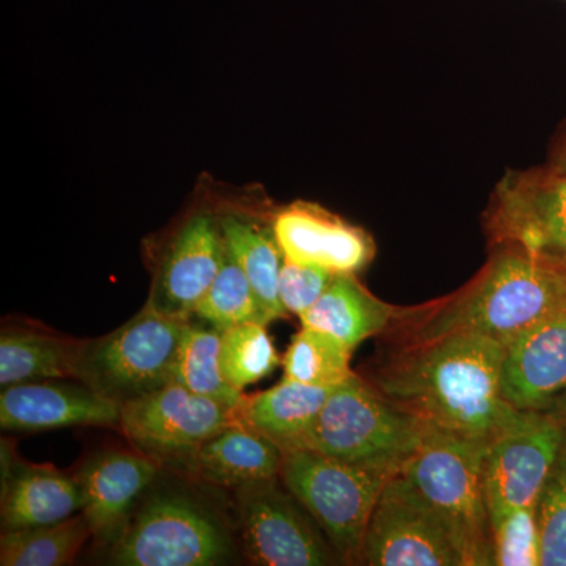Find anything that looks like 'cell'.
<instances>
[{"label": "cell", "mask_w": 566, "mask_h": 566, "mask_svg": "<svg viewBox=\"0 0 566 566\" xmlns=\"http://www.w3.org/2000/svg\"><path fill=\"white\" fill-rule=\"evenodd\" d=\"M504 356L485 335L447 334L406 346L371 385L427 427L493 441L523 412L502 392Z\"/></svg>", "instance_id": "6da1fadb"}, {"label": "cell", "mask_w": 566, "mask_h": 566, "mask_svg": "<svg viewBox=\"0 0 566 566\" xmlns=\"http://www.w3.org/2000/svg\"><path fill=\"white\" fill-rule=\"evenodd\" d=\"M189 472L164 468L142 495L107 564L117 566H221L241 554L233 499Z\"/></svg>", "instance_id": "7a4b0ae2"}, {"label": "cell", "mask_w": 566, "mask_h": 566, "mask_svg": "<svg viewBox=\"0 0 566 566\" xmlns=\"http://www.w3.org/2000/svg\"><path fill=\"white\" fill-rule=\"evenodd\" d=\"M566 311V268L521 249L495 248L474 281L417 319L409 342L485 335L504 346L547 316Z\"/></svg>", "instance_id": "3957f363"}, {"label": "cell", "mask_w": 566, "mask_h": 566, "mask_svg": "<svg viewBox=\"0 0 566 566\" xmlns=\"http://www.w3.org/2000/svg\"><path fill=\"white\" fill-rule=\"evenodd\" d=\"M424 423L353 374L334 387L301 449L398 474L422 444Z\"/></svg>", "instance_id": "277c9868"}, {"label": "cell", "mask_w": 566, "mask_h": 566, "mask_svg": "<svg viewBox=\"0 0 566 566\" xmlns=\"http://www.w3.org/2000/svg\"><path fill=\"white\" fill-rule=\"evenodd\" d=\"M490 442L427 427L416 455L401 469L417 493L453 528L464 547L469 566L493 565L485 495Z\"/></svg>", "instance_id": "5b68a950"}, {"label": "cell", "mask_w": 566, "mask_h": 566, "mask_svg": "<svg viewBox=\"0 0 566 566\" xmlns=\"http://www.w3.org/2000/svg\"><path fill=\"white\" fill-rule=\"evenodd\" d=\"M394 475L307 449L283 453L281 469L283 485L322 527L342 564H363L368 523Z\"/></svg>", "instance_id": "8992f818"}, {"label": "cell", "mask_w": 566, "mask_h": 566, "mask_svg": "<svg viewBox=\"0 0 566 566\" xmlns=\"http://www.w3.org/2000/svg\"><path fill=\"white\" fill-rule=\"evenodd\" d=\"M186 323L142 308L118 329L84 340L76 379L120 406L172 385Z\"/></svg>", "instance_id": "52a82bcc"}, {"label": "cell", "mask_w": 566, "mask_h": 566, "mask_svg": "<svg viewBox=\"0 0 566 566\" xmlns=\"http://www.w3.org/2000/svg\"><path fill=\"white\" fill-rule=\"evenodd\" d=\"M241 553L256 566L342 564L322 527L281 476L232 491Z\"/></svg>", "instance_id": "ba28073f"}, {"label": "cell", "mask_w": 566, "mask_h": 566, "mask_svg": "<svg viewBox=\"0 0 566 566\" xmlns=\"http://www.w3.org/2000/svg\"><path fill=\"white\" fill-rule=\"evenodd\" d=\"M363 564L469 566V558L453 528L400 472L379 495L365 534Z\"/></svg>", "instance_id": "9c48e42d"}, {"label": "cell", "mask_w": 566, "mask_h": 566, "mask_svg": "<svg viewBox=\"0 0 566 566\" xmlns=\"http://www.w3.org/2000/svg\"><path fill=\"white\" fill-rule=\"evenodd\" d=\"M486 218L495 248L521 249L566 268V164L506 172Z\"/></svg>", "instance_id": "30bf717a"}, {"label": "cell", "mask_w": 566, "mask_h": 566, "mask_svg": "<svg viewBox=\"0 0 566 566\" xmlns=\"http://www.w3.org/2000/svg\"><path fill=\"white\" fill-rule=\"evenodd\" d=\"M232 422L237 408L172 382L123 405L118 428L145 455L186 472L196 450Z\"/></svg>", "instance_id": "8fae6325"}, {"label": "cell", "mask_w": 566, "mask_h": 566, "mask_svg": "<svg viewBox=\"0 0 566 566\" xmlns=\"http://www.w3.org/2000/svg\"><path fill=\"white\" fill-rule=\"evenodd\" d=\"M566 442L565 428L546 411H523L488 446L485 495L491 524L512 510L536 506Z\"/></svg>", "instance_id": "7c38bea8"}, {"label": "cell", "mask_w": 566, "mask_h": 566, "mask_svg": "<svg viewBox=\"0 0 566 566\" xmlns=\"http://www.w3.org/2000/svg\"><path fill=\"white\" fill-rule=\"evenodd\" d=\"M226 259L219 214L196 211L180 223L159 256L145 307L189 322Z\"/></svg>", "instance_id": "4fadbf2b"}, {"label": "cell", "mask_w": 566, "mask_h": 566, "mask_svg": "<svg viewBox=\"0 0 566 566\" xmlns=\"http://www.w3.org/2000/svg\"><path fill=\"white\" fill-rule=\"evenodd\" d=\"M122 406L80 379H41L6 387L0 394V428L39 433L69 427H117Z\"/></svg>", "instance_id": "5bb4252c"}, {"label": "cell", "mask_w": 566, "mask_h": 566, "mask_svg": "<svg viewBox=\"0 0 566 566\" xmlns=\"http://www.w3.org/2000/svg\"><path fill=\"white\" fill-rule=\"evenodd\" d=\"M283 259L334 274H357L375 259L370 234L315 203L294 202L273 216Z\"/></svg>", "instance_id": "9a60e30c"}, {"label": "cell", "mask_w": 566, "mask_h": 566, "mask_svg": "<svg viewBox=\"0 0 566 566\" xmlns=\"http://www.w3.org/2000/svg\"><path fill=\"white\" fill-rule=\"evenodd\" d=\"M161 464L140 450H103L85 461L76 476L93 536L109 546L125 527Z\"/></svg>", "instance_id": "2e32d148"}, {"label": "cell", "mask_w": 566, "mask_h": 566, "mask_svg": "<svg viewBox=\"0 0 566 566\" xmlns=\"http://www.w3.org/2000/svg\"><path fill=\"white\" fill-rule=\"evenodd\" d=\"M502 392L520 411H546L566 394V311L505 346Z\"/></svg>", "instance_id": "e0dca14e"}, {"label": "cell", "mask_w": 566, "mask_h": 566, "mask_svg": "<svg viewBox=\"0 0 566 566\" xmlns=\"http://www.w3.org/2000/svg\"><path fill=\"white\" fill-rule=\"evenodd\" d=\"M282 463L281 447L248 424L232 422L196 450L186 472L232 493L238 488L277 479Z\"/></svg>", "instance_id": "ac0fdd59"}, {"label": "cell", "mask_w": 566, "mask_h": 566, "mask_svg": "<svg viewBox=\"0 0 566 566\" xmlns=\"http://www.w3.org/2000/svg\"><path fill=\"white\" fill-rule=\"evenodd\" d=\"M2 532L61 523L84 510V494L76 474L51 464L18 460L9 482L2 485Z\"/></svg>", "instance_id": "d6986e66"}, {"label": "cell", "mask_w": 566, "mask_h": 566, "mask_svg": "<svg viewBox=\"0 0 566 566\" xmlns=\"http://www.w3.org/2000/svg\"><path fill=\"white\" fill-rule=\"evenodd\" d=\"M334 387H316L283 378L263 392L243 395L237 406V422L281 447L282 452L301 449Z\"/></svg>", "instance_id": "ffe728a7"}, {"label": "cell", "mask_w": 566, "mask_h": 566, "mask_svg": "<svg viewBox=\"0 0 566 566\" xmlns=\"http://www.w3.org/2000/svg\"><path fill=\"white\" fill-rule=\"evenodd\" d=\"M227 251L237 260L252 283L268 322L285 318L279 297V275L283 253L275 240L273 219L270 222L251 212H219Z\"/></svg>", "instance_id": "44dd1931"}, {"label": "cell", "mask_w": 566, "mask_h": 566, "mask_svg": "<svg viewBox=\"0 0 566 566\" xmlns=\"http://www.w3.org/2000/svg\"><path fill=\"white\" fill-rule=\"evenodd\" d=\"M394 316V307L368 292L356 274H335L326 292L300 319L303 327L334 335L354 349L381 334Z\"/></svg>", "instance_id": "7402d4cb"}, {"label": "cell", "mask_w": 566, "mask_h": 566, "mask_svg": "<svg viewBox=\"0 0 566 566\" xmlns=\"http://www.w3.org/2000/svg\"><path fill=\"white\" fill-rule=\"evenodd\" d=\"M84 340L33 327H9L0 335V387L76 379Z\"/></svg>", "instance_id": "603a6c76"}, {"label": "cell", "mask_w": 566, "mask_h": 566, "mask_svg": "<svg viewBox=\"0 0 566 566\" xmlns=\"http://www.w3.org/2000/svg\"><path fill=\"white\" fill-rule=\"evenodd\" d=\"M93 536L84 513L46 526L2 532L0 565L65 566L73 565Z\"/></svg>", "instance_id": "cb8c5ba5"}, {"label": "cell", "mask_w": 566, "mask_h": 566, "mask_svg": "<svg viewBox=\"0 0 566 566\" xmlns=\"http://www.w3.org/2000/svg\"><path fill=\"white\" fill-rule=\"evenodd\" d=\"M219 352L221 331L202 319H189L178 349L174 382L193 394L237 408L244 392L233 389L223 378Z\"/></svg>", "instance_id": "d4e9b609"}, {"label": "cell", "mask_w": 566, "mask_h": 566, "mask_svg": "<svg viewBox=\"0 0 566 566\" xmlns=\"http://www.w3.org/2000/svg\"><path fill=\"white\" fill-rule=\"evenodd\" d=\"M353 349L334 335L303 327L283 356V378L316 387H337L353 375Z\"/></svg>", "instance_id": "484cf974"}, {"label": "cell", "mask_w": 566, "mask_h": 566, "mask_svg": "<svg viewBox=\"0 0 566 566\" xmlns=\"http://www.w3.org/2000/svg\"><path fill=\"white\" fill-rule=\"evenodd\" d=\"M192 318L202 319L219 331L243 323L270 324L251 281L227 248L221 270L197 304Z\"/></svg>", "instance_id": "4316f807"}, {"label": "cell", "mask_w": 566, "mask_h": 566, "mask_svg": "<svg viewBox=\"0 0 566 566\" xmlns=\"http://www.w3.org/2000/svg\"><path fill=\"white\" fill-rule=\"evenodd\" d=\"M221 370L233 389L262 381L281 364L277 349L266 331V324L243 323L221 331Z\"/></svg>", "instance_id": "83f0119b"}, {"label": "cell", "mask_w": 566, "mask_h": 566, "mask_svg": "<svg viewBox=\"0 0 566 566\" xmlns=\"http://www.w3.org/2000/svg\"><path fill=\"white\" fill-rule=\"evenodd\" d=\"M539 565L566 566V442L538 502Z\"/></svg>", "instance_id": "f1b7e54d"}, {"label": "cell", "mask_w": 566, "mask_h": 566, "mask_svg": "<svg viewBox=\"0 0 566 566\" xmlns=\"http://www.w3.org/2000/svg\"><path fill=\"white\" fill-rule=\"evenodd\" d=\"M493 565H539V528L536 506L512 510L491 524Z\"/></svg>", "instance_id": "f546056e"}, {"label": "cell", "mask_w": 566, "mask_h": 566, "mask_svg": "<svg viewBox=\"0 0 566 566\" xmlns=\"http://www.w3.org/2000/svg\"><path fill=\"white\" fill-rule=\"evenodd\" d=\"M334 273L314 264L283 259L279 275V297L286 314L304 315L333 282Z\"/></svg>", "instance_id": "4dcf8cb0"}, {"label": "cell", "mask_w": 566, "mask_h": 566, "mask_svg": "<svg viewBox=\"0 0 566 566\" xmlns=\"http://www.w3.org/2000/svg\"><path fill=\"white\" fill-rule=\"evenodd\" d=\"M556 417L562 427L565 428L566 433V394L558 400V415Z\"/></svg>", "instance_id": "1f68e13d"}, {"label": "cell", "mask_w": 566, "mask_h": 566, "mask_svg": "<svg viewBox=\"0 0 566 566\" xmlns=\"http://www.w3.org/2000/svg\"><path fill=\"white\" fill-rule=\"evenodd\" d=\"M558 163L566 164V148H565L564 155H562L560 159H558Z\"/></svg>", "instance_id": "d6a6232c"}]
</instances>
